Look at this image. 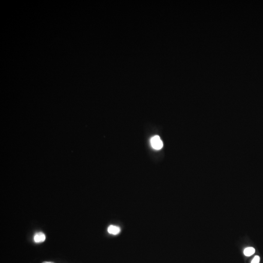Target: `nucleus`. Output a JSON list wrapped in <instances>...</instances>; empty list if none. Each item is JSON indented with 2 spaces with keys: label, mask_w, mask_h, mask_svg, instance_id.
I'll return each mask as SVG.
<instances>
[{
  "label": "nucleus",
  "mask_w": 263,
  "mask_h": 263,
  "mask_svg": "<svg viewBox=\"0 0 263 263\" xmlns=\"http://www.w3.org/2000/svg\"><path fill=\"white\" fill-rule=\"evenodd\" d=\"M150 142H151V146L154 149L159 150L161 149L163 147V142L159 136H152V138H151Z\"/></svg>",
  "instance_id": "obj_1"
},
{
  "label": "nucleus",
  "mask_w": 263,
  "mask_h": 263,
  "mask_svg": "<svg viewBox=\"0 0 263 263\" xmlns=\"http://www.w3.org/2000/svg\"><path fill=\"white\" fill-rule=\"evenodd\" d=\"M34 240L36 243L43 242L45 240V234L41 232H38L35 234Z\"/></svg>",
  "instance_id": "obj_2"
},
{
  "label": "nucleus",
  "mask_w": 263,
  "mask_h": 263,
  "mask_svg": "<svg viewBox=\"0 0 263 263\" xmlns=\"http://www.w3.org/2000/svg\"><path fill=\"white\" fill-rule=\"evenodd\" d=\"M108 232L110 234L113 235H117L120 232V228L118 226L110 225L108 228Z\"/></svg>",
  "instance_id": "obj_3"
},
{
  "label": "nucleus",
  "mask_w": 263,
  "mask_h": 263,
  "mask_svg": "<svg viewBox=\"0 0 263 263\" xmlns=\"http://www.w3.org/2000/svg\"><path fill=\"white\" fill-rule=\"evenodd\" d=\"M255 249L253 247H248L244 250V253L246 256H251L255 253Z\"/></svg>",
  "instance_id": "obj_4"
},
{
  "label": "nucleus",
  "mask_w": 263,
  "mask_h": 263,
  "mask_svg": "<svg viewBox=\"0 0 263 263\" xmlns=\"http://www.w3.org/2000/svg\"><path fill=\"white\" fill-rule=\"evenodd\" d=\"M260 260V257L259 256H255L253 259L251 263H259Z\"/></svg>",
  "instance_id": "obj_5"
},
{
  "label": "nucleus",
  "mask_w": 263,
  "mask_h": 263,
  "mask_svg": "<svg viewBox=\"0 0 263 263\" xmlns=\"http://www.w3.org/2000/svg\"><path fill=\"white\" fill-rule=\"evenodd\" d=\"M53 263V262H43V263Z\"/></svg>",
  "instance_id": "obj_6"
}]
</instances>
